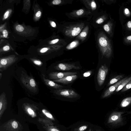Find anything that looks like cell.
I'll use <instances>...</instances> for the list:
<instances>
[{"label":"cell","mask_w":131,"mask_h":131,"mask_svg":"<svg viewBox=\"0 0 131 131\" xmlns=\"http://www.w3.org/2000/svg\"><path fill=\"white\" fill-rule=\"evenodd\" d=\"M20 80L22 84L28 90L33 92H36L38 89L36 82L33 78L29 76L25 72L22 71Z\"/></svg>","instance_id":"cell-1"},{"label":"cell","mask_w":131,"mask_h":131,"mask_svg":"<svg viewBox=\"0 0 131 131\" xmlns=\"http://www.w3.org/2000/svg\"><path fill=\"white\" fill-rule=\"evenodd\" d=\"M54 92L56 94L68 98H76L79 96V94L72 89H58L54 91Z\"/></svg>","instance_id":"cell-2"},{"label":"cell","mask_w":131,"mask_h":131,"mask_svg":"<svg viewBox=\"0 0 131 131\" xmlns=\"http://www.w3.org/2000/svg\"><path fill=\"white\" fill-rule=\"evenodd\" d=\"M108 71V68L105 64L102 65L99 68L97 75V80L99 86H101L103 84Z\"/></svg>","instance_id":"cell-3"},{"label":"cell","mask_w":131,"mask_h":131,"mask_svg":"<svg viewBox=\"0 0 131 131\" xmlns=\"http://www.w3.org/2000/svg\"><path fill=\"white\" fill-rule=\"evenodd\" d=\"M14 57H9L1 58L0 60V71H2L13 64L16 61Z\"/></svg>","instance_id":"cell-4"},{"label":"cell","mask_w":131,"mask_h":131,"mask_svg":"<svg viewBox=\"0 0 131 131\" xmlns=\"http://www.w3.org/2000/svg\"><path fill=\"white\" fill-rule=\"evenodd\" d=\"M123 113V112H112L108 118L107 123L115 124L121 123L122 120V115Z\"/></svg>","instance_id":"cell-5"},{"label":"cell","mask_w":131,"mask_h":131,"mask_svg":"<svg viewBox=\"0 0 131 131\" xmlns=\"http://www.w3.org/2000/svg\"><path fill=\"white\" fill-rule=\"evenodd\" d=\"M77 74L76 72H52L49 74V76L50 79L54 80L61 79L67 76L76 75Z\"/></svg>","instance_id":"cell-6"},{"label":"cell","mask_w":131,"mask_h":131,"mask_svg":"<svg viewBox=\"0 0 131 131\" xmlns=\"http://www.w3.org/2000/svg\"><path fill=\"white\" fill-rule=\"evenodd\" d=\"M127 78V77H126L123 79L110 87L104 92L102 96V98H104L111 95L116 90L119 86Z\"/></svg>","instance_id":"cell-7"},{"label":"cell","mask_w":131,"mask_h":131,"mask_svg":"<svg viewBox=\"0 0 131 131\" xmlns=\"http://www.w3.org/2000/svg\"><path fill=\"white\" fill-rule=\"evenodd\" d=\"M55 69L59 70L66 71L72 69H80L79 66H76L74 63H61L58 64L55 67Z\"/></svg>","instance_id":"cell-8"},{"label":"cell","mask_w":131,"mask_h":131,"mask_svg":"<svg viewBox=\"0 0 131 131\" xmlns=\"http://www.w3.org/2000/svg\"><path fill=\"white\" fill-rule=\"evenodd\" d=\"M83 27V25L73 26L66 30L65 34L71 37L76 36L80 33Z\"/></svg>","instance_id":"cell-9"},{"label":"cell","mask_w":131,"mask_h":131,"mask_svg":"<svg viewBox=\"0 0 131 131\" xmlns=\"http://www.w3.org/2000/svg\"><path fill=\"white\" fill-rule=\"evenodd\" d=\"M7 105V100L4 92L2 93L0 95V115H1L6 109Z\"/></svg>","instance_id":"cell-10"},{"label":"cell","mask_w":131,"mask_h":131,"mask_svg":"<svg viewBox=\"0 0 131 131\" xmlns=\"http://www.w3.org/2000/svg\"><path fill=\"white\" fill-rule=\"evenodd\" d=\"M77 77L78 76L76 74L70 75L66 76L62 79L53 80V81L55 82L67 84L71 83L75 80Z\"/></svg>","instance_id":"cell-11"},{"label":"cell","mask_w":131,"mask_h":131,"mask_svg":"<svg viewBox=\"0 0 131 131\" xmlns=\"http://www.w3.org/2000/svg\"><path fill=\"white\" fill-rule=\"evenodd\" d=\"M24 109L30 116L34 118L37 116L35 108L36 107L32 104L28 103H25L23 105Z\"/></svg>","instance_id":"cell-12"},{"label":"cell","mask_w":131,"mask_h":131,"mask_svg":"<svg viewBox=\"0 0 131 131\" xmlns=\"http://www.w3.org/2000/svg\"><path fill=\"white\" fill-rule=\"evenodd\" d=\"M42 79L45 84L47 86L54 89H58L64 87L53 81L46 78L44 74H42Z\"/></svg>","instance_id":"cell-13"},{"label":"cell","mask_w":131,"mask_h":131,"mask_svg":"<svg viewBox=\"0 0 131 131\" xmlns=\"http://www.w3.org/2000/svg\"><path fill=\"white\" fill-rule=\"evenodd\" d=\"M131 103V97H126L124 99L120 104V106L122 107H124L127 106Z\"/></svg>","instance_id":"cell-14"},{"label":"cell","mask_w":131,"mask_h":131,"mask_svg":"<svg viewBox=\"0 0 131 131\" xmlns=\"http://www.w3.org/2000/svg\"><path fill=\"white\" fill-rule=\"evenodd\" d=\"M124 75H119L111 79L108 83L107 85L109 86L117 82L122 79Z\"/></svg>","instance_id":"cell-15"},{"label":"cell","mask_w":131,"mask_h":131,"mask_svg":"<svg viewBox=\"0 0 131 131\" xmlns=\"http://www.w3.org/2000/svg\"><path fill=\"white\" fill-rule=\"evenodd\" d=\"M131 80V76L128 78L126 80L123 81L122 83H121L116 90L115 92H118L121 90Z\"/></svg>","instance_id":"cell-16"},{"label":"cell","mask_w":131,"mask_h":131,"mask_svg":"<svg viewBox=\"0 0 131 131\" xmlns=\"http://www.w3.org/2000/svg\"><path fill=\"white\" fill-rule=\"evenodd\" d=\"M42 113L47 118L52 120H55L52 114L47 110L43 109L42 110Z\"/></svg>","instance_id":"cell-17"},{"label":"cell","mask_w":131,"mask_h":131,"mask_svg":"<svg viewBox=\"0 0 131 131\" xmlns=\"http://www.w3.org/2000/svg\"><path fill=\"white\" fill-rule=\"evenodd\" d=\"M79 42L78 41H74L69 44L66 47L68 50L72 49L77 47L79 44Z\"/></svg>","instance_id":"cell-18"},{"label":"cell","mask_w":131,"mask_h":131,"mask_svg":"<svg viewBox=\"0 0 131 131\" xmlns=\"http://www.w3.org/2000/svg\"><path fill=\"white\" fill-rule=\"evenodd\" d=\"M39 121L42 123H43L46 125H52L53 124V123L51 121L47 120L42 118H39Z\"/></svg>","instance_id":"cell-19"},{"label":"cell","mask_w":131,"mask_h":131,"mask_svg":"<svg viewBox=\"0 0 131 131\" xmlns=\"http://www.w3.org/2000/svg\"><path fill=\"white\" fill-rule=\"evenodd\" d=\"M88 126L87 125H82L75 128L74 131H84L88 128Z\"/></svg>","instance_id":"cell-20"},{"label":"cell","mask_w":131,"mask_h":131,"mask_svg":"<svg viewBox=\"0 0 131 131\" xmlns=\"http://www.w3.org/2000/svg\"><path fill=\"white\" fill-rule=\"evenodd\" d=\"M131 88V80L122 89L121 92H125Z\"/></svg>","instance_id":"cell-21"},{"label":"cell","mask_w":131,"mask_h":131,"mask_svg":"<svg viewBox=\"0 0 131 131\" xmlns=\"http://www.w3.org/2000/svg\"><path fill=\"white\" fill-rule=\"evenodd\" d=\"M11 126L13 129H16L18 127V124L16 121L14 120L12 122Z\"/></svg>","instance_id":"cell-22"},{"label":"cell","mask_w":131,"mask_h":131,"mask_svg":"<svg viewBox=\"0 0 131 131\" xmlns=\"http://www.w3.org/2000/svg\"><path fill=\"white\" fill-rule=\"evenodd\" d=\"M32 61L34 64L38 66H41L42 64V62L39 60L32 59Z\"/></svg>","instance_id":"cell-23"},{"label":"cell","mask_w":131,"mask_h":131,"mask_svg":"<svg viewBox=\"0 0 131 131\" xmlns=\"http://www.w3.org/2000/svg\"><path fill=\"white\" fill-rule=\"evenodd\" d=\"M49 131H61L58 128L54 126H50L48 128Z\"/></svg>","instance_id":"cell-24"},{"label":"cell","mask_w":131,"mask_h":131,"mask_svg":"<svg viewBox=\"0 0 131 131\" xmlns=\"http://www.w3.org/2000/svg\"><path fill=\"white\" fill-rule=\"evenodd\" d=\"M16 30L19 32H22L24 30L23 27L20 25H18L16 27Z\"/></svg>","instance_id":"cell-25"},{"label":"cell","mask_w":131,"mask_h":131,"mask_svg":"<svg viewBox=\"0 0 131 131\" xmlns=\"http://www.w3.org/2000/svg\"><path fill=\"white\" fill-rule=\"evenodd\" d=\"M92 72L91 71H89L84 72L83 74L84 77H87L90 76L92 74Z\"/></svg>","instance_id":"cell-26"},{"label":"cell","mask_w":131,"mask_h":131,"mask_svg":"<svg viewBox=\"0 0 131 131\" xmlns=\"http://www.w3.org/2000/svg\"><path fill=\"white\" fill-rule=\"evenodd\" d=\"M87 35L86 32L85 31H83L80 34V36L82 38H85L86 37Z\"/></svg>","instance_id":"cell-27"},{"label":"cell","mask_w":131,"mask_h":131,"mask_svg":"<svg viewBox=\"0 0 131 131\" xmlns=\"http://www.w3.org/2000/svg\"><path fill=\"white\" fill-rule=\"evenodd\" d=\"M84 10L82 9L78 10L76 12L78 16L82 15L84 13Z\"/></svg>","instance_id":"cell-28"},{"label":"cell","mask_w":131,"mask_h":131,"mask_svg":"<svg viewBox=\"0 0 131 131\" xmlns=\"http://www.w3.org/2000/svg\"><path fill=\"white\" fill-rule=\"evenodd\" d=\"M61 1V0H54L53 1L52 3L54 5H57L60 4Z\"/></svg>","instance_id":"cell-29"},{"label":"cell","mask_w":131,"mask_h":131,"mask_svg":"<svg viewBox=\"0 0 131 131\" xmlns=\"http://www.w3.org/2000/svg\"><path fill=\"white\" fill-rule=\"evenodd\" d=\"M91 6L92 8L93 9H95L96 8V5L94 1L92 2L91 4Z\"/></svg>","instance_id":"cell-30"},{"label":"cell","mask_w":131,"mask_h":131,"mask_svg":"<svg viewBox=\"0 0 131 131\" xmlns=\"http://www.w3.org/2000/svg\"><path fill=\"white\" fill-rule=\"evenodd\" d=\"M104 30L106 31H108L110 30V28L109 26L107 24L105 25L104 26Z\"/></svg>","instance_id":"cell-31"},{"label":"cell","mask_w":131,"mask_h":131,"mask_svg":"<svg viewBox=\"0 0 131 131\" xmlns=\"http://www.w3.org/2000/svg\"><path fill=\"white\" fill-rule=\"evenodd\" d=\"M103 21V19L102 18H100L96 20V22L98 24H100L102 23Z\"/></svg>","instance_id":"cell-32"},{"label":"cell","mask_w":131,"mask_h":131,"mask_svg":"<svg viewBox=\"0 0 131 131\" xmlns=\"http://www.w3.org/2000/svg\"><path fill=\"white\" fill-rule=\"evenodd\" d=\"M3 36L5 38H6L8 36V32L6 30H4L3 31Z\"/></svg>","instance_id":"cell-33"},{"label":"cell","mask_w":131,"mask_h":131,"mask_svg":"<svg viewBox=\"0 0 131 131\" xmlns=\"http://www.w3.org/2000/svg\"><path fill=\"white\" fill-rule=\"evenodd\" d=\"M59 40L58 39H56L51 40L50 43V44H54L58 42Z\"/></svg>","instance_id":"cell-34"},{"label":"cell","mask_w":131,"mask_h":131,"mask_svg":"<svg viewBox=\"0 0 131 131\" xmlns=\"http://www.w3.org/2000/svg\"><path fill=\"white\" fill-rule=\"evenodd\" d=\"M9 12L8 11H7L4 14V17L5 19L7 18L8 17Z\"/></svg>","instance_id":"cell-35"},{"label":"cell","mask_w":131,"mask_h":131,"mask_svg":"<svg viewBox=\"0 0 131 131\" xmlns=\"http://www.w3.org/2000/svg\"><path fill=\"white\" fill-rule=\"evenodd\" d=\"M48 50V48H42L40 51V52L41 53H44L47 51Z\"/></svg>","instance_id":"cell-36"},{"label":"cell","mask_w":131,"mask_h":131,"mask_svg":"<svg viewBox=\"0 0 131 131\" xmlns=\"http://www.w3.org/2000/svg\"><path fill=\"white\" fill-rule=\"evenodd\" d=\"M9 47L8 46H4L3 48V50L4 51H7L9 49Z\"/></svg>","instance_id":"cell-37"},{"label":"cell","mask_w":131,"mask_h":131,"mask_svg":"<svg viewBox=\"0 0 131 131\" xmlns=\"http://www.w3.org/2000/svg\"><path fill=\"white\" fill-rule=\"evenodd\" d=\"M41 13L40 11H38L36 14V16L37 17H40L41 15Z\"/></svg>","instance_id":"cell-38"},{"label":"cell","mask_w":131,"mask_h":131,"mask_svg":"<svg viewBox=\"0 0 131 131\" xmlns=\"http://www.w3.org/2000/svg\"><path fill=\"white\" fill-rule=\"evenodd\" d=\"M51 26L53 27H56V24L53 21L51 22Z\"/></svg>","instance_id":"cell-39"},{"label":"cell","mask_w":131,"mask_h":131,"mask_svg":"<svg viewBox=\"0 0 131 131\" xmlns=\"http://www.w3.org/2000/svg\"><path fill=\"white\" fill-rule=\"evenodd\" d=\"M125 12L126 14H127L129 13V9L127 8H126L125 9Z\"/></svg>","instance_id":"cell-40"},{"label":"cell","mask_w":131,"mask_h":131,"mask_svg":"<svg viewBox=\"0 0 131 131\" xmlns=\"http://www.w3.org/2000/svg\"><path fill=\"white\" fill-rule=\"evenodd\" d=\"M127 26L129 28H131V21H128L127 23Z\"/></svg>","instance_id":"cell-41"},{"label":"cell","mask_w":131,"mask_h":131,"mask_svg":"<svg viewBox=\"0 0 131 131\" xmlns=\"http://www.w3.org/2000/svg\"><path fill=\"white\" fill-rule=\"evenodd\" d=\"M127 38L128 40H131V36H129L127 37Z\"/></svg>","instance_id":"cell-42"},{"label":"cell","mask_w":131,"mask_h":131,"mask_svg":"<svg viewBox=\"0 0 131 131\" xmlns=\"http://www.w3.org/2000/svg\"><path fill=\"white\" fill-rule=\"evenodd\" d=\"M88 131H92V129L90 128Z\"/></svg>","instance_id":"cell-43"},{"label":"cell","mask_w":131,"mask_h":131,"mask_svg":"<svg viewBox=\"0 0 131 131\" xmlns=\"http://www.w3.org/2000/svg\"><path fill=\"white\" fill-rule=\"evenodd\" d=\"M96 131H101V130H96Z\"/></svg>","instance_id":"cell-44"},{"label":"cell","mask_w":131,"mask_h":131,"mask_svg":"<svg viewBox=\"0 0 131 131\" xmlns=\"http://www.w3.org/2000/svg\"><path fill=\"white\" fill-rule=\"evenodd\" d=\"M0 77H1V78H0V79H1V73H0Z\"/></svg>","instance_id":"cell-45"}]
</instances>
